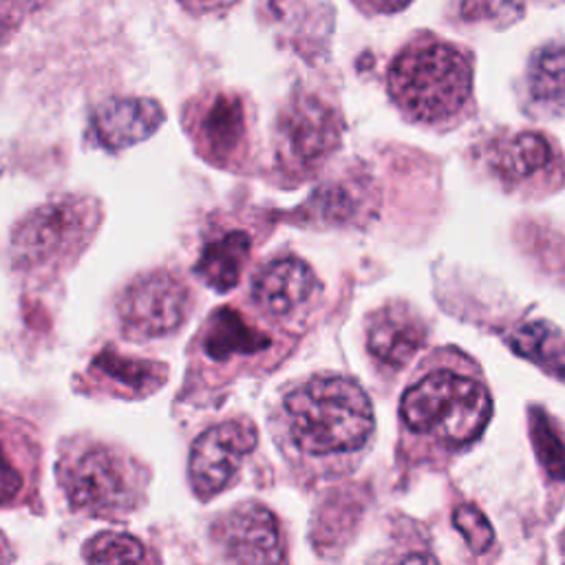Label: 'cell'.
<instances>
[{"label": "cell", "instance_id": "17", "mask_svg": "<svg viewBox=\"0 0 565 565\" xmlns=\"http://www.w3.org/2000/svg\"><path fill=\"white\" fill-rule=\"evenodd\" d=\"M532 106L543 113H565V46L550 44L534 53L527 71Z\"/></svg>", "mask_w": 565, "mask_h": 565}, {"label": "cell", "instance_id": "6", "mask_svg": "<svg viewBox=\"0 0 565 565\" xmlns=\"http://www.w3.org/2000/svg\"><path fill=\"white\" fill-rule=\"evenodd\" d=\"M338 115L311 95L291 99L278 115L276 157L287 174L313 172L340 143Z\"/></svg>", "mask_w": 565, "mask_h": 565}, {"label": "cell", "instance_id": "16", "mask_svg": "<svg viewBox=\"0 0 565 565\" xmlns=\"http://www.w3.org/2000/svg\"><path fill=\"white\" fill-rule=\"evenodd\" d=\"M252 238L245 232H225L210 241L194 265V271L216 291H230L243 271L249 256Z\"/></svg>", "mask_w": 565, "mask_h": 565}, {"label": "cell", "instance_id": "9", "mask_svg": "<svg viewBox=\"0 0 565 565\" xmlns=\"http://www.w3.org/2000/svg\"><path fill=\"white\" fill-rule=\"evenodd\" d=\"M188 287L168 271L135 280L119 300V316L130 335L159 338L174 331L188 311Z\"/></svg>", "mask_w": 565, "mask_h": 565}, {"label": "cell", "instance_id": "25", "mask_svg": "<svg viewBox=\"0 0 565 565\" xmlns=\"http://www.w3.org/2000/svg\"><path fill=\"white\" fill-rule=\"evenodd\" d=\"M413 0H371V4L375 9H382V11H399L404 9L406 4H411Z\"/></svg>", "mask_w": 565, "mask_h": 565}, {"label": "cell", "instance_id": "24", "mask_svg": "<svg viewBox=\"0 0 565 565\" xmlns=\"http://www.w3.org/2000/svg\"><path fill=\"white\" fill-rule=\"evenodd\" d=\"M488 11L499 22H514L523 13V0H486Z\"/></svg>", "mask_w": 565, "mask_h": 565}, {"label": "cell", "instance_id": "13", "mask_svg": "<svg viewBox=\"0 0 565 565\" xmlns=\"http://www.w3.org/2000/svg\"><path fill=\"white\" fill-rule=\"evenodd\" d=\"M426 340L424 318L406 302H386L366 322V349L377 366L402 371Z\"/></svg>", "mask_w": 565, "mask_h": 565}, {"label": "cell", "instance_id": "20", "mask_svg": "<svg viewBox=\"0 0 565 565\" xmlns=\"http://www.w3.org/2000/svg\"><path fill=\"white\" fill-rule=\"evenodd\" d=\"M29 463L26 441L0 430V505H11L24 494Z\"/></svg>", "mask_w": 565, "mask_h": 565}, {"label": "cell", "instance_id": "23", "mask_svg": "<svg viewBox=\"0 0 565 565\" xmlns=\"http://www.w3.org/2000/svg\"><path fill=\"white\" fill-rule=\"evenodd\" d=\"M452 521H455L457 530L463 534V539L472 552L490 550V545L494 541V532L477 505L461 503L459 508H455Z\"/></svg>", "mask_w": 565, "mask_h": 565}, {"label": "cell", "instance_id": "26", "mask_svg": "<svg viewBox=\"0 0 565 565\" xmlns=\"http://www.w3.org/2000/svg\"><path fill=\"white\" fill-rule=\"evenodd\" d=\"M11 31H13V22L0 13V44L11 38Z\"/></svg>", "mask_w": 565, "mask_h": 565}, {"label": "cell", "instance_id": "8", "mask_svg": "<svg viewBox=\"0 0 565 565\" xmlns=\"http://www.w3.org/2000/svg\"><path fill=\"white\" fill-rule=\"evenodd\" d=\"M256 428L245 417L225 419L203 430L190 448L188 475L192 490L201 499H210L225 490L243 463L256 448Z\"/></svg>", "mask_w": 565, "mask_h": 565}, {"label": "cell", "instance_id": "11", "mask_svg": "<svg viewBox=\"0 0 565 565\" xmlns=\"http://www.w3.org/2000/svg\"><path fill=\"white\" fill-rule=\"evenodd\" d=\"M318 294L320 280L316 278L313 269L296 256L269 260L252 280V298L269 318L291 320L309 311Z\"/></svg>", "mask_w": 565, "mask_h": 565}, {"label": "cell", "instance_id": "21", "mask_svg": "<svg viewBox=\"0 0 565 565\" xmlns=\"http://www.w3.org/2000/svg\"><path fill=\"white\" fill-rule=\"evenodd\" d=\"M530 433L534 439V450L539 455V461L550 479L565 481V435L561 428L552 422V417L541 411H530Z\"/></svg>", "mask_w": 565, "mask_h": 565}, {"label": "cell", "instance_id": "3", "mask_svg": "<svg viewBox=\"0 0 565 565\" xmlns=\"http://www.w3.org/2000/svg\"><path fill=\"white\" fill-rule=\"evenodd\" d=\"M388 95L411 121L450 126L470 106L472 64L448 42H413L388 68Z\"/></svg>", "mask_w": 565, "mask_h": 565}, {"label": "cell", "instance_id": "4", "mask_svg": "<svg viewBox=\"0 0 565 565\" xmlns=\"http://www.w3.org/2000/svg\"><path fill=\"white\" fill-rule=\"evenodd\" d=\"M146 470L124 450L106 444L82 446L60 461V483L79 512L115 519L137 510L146 492Z\"/></svg>", "mask_w": 565, "mask_h": 565}, {"label": "cell", "instance_id": "5", "mask_svg": "<svg viewBox=\"0 0 565 565\" xmlns=\"http://www.w3.org/2000/svg\"><path fill=\"white\" fill-rule=\"evenodd\" d=\"M99 212L88 199H60L22 218L11 236L13 263L22 269L60 267L95 232Z\"/></svg>", "mask_w": 565, "mask_h": 565}, {"label": "cell", "instance_id": "12", "mask_svg": "<svg viewBox=\"0 0 565 565\" xmlns=\"http://www.w3.org/2000/svg\"><path fill=\"white\" fill-rule=\"evenodd\" d=\"M190 132L207 161L232 166L243 159L247 148V115L241 97L216 93L205 99L190 119Z\"/></svg>", "mask_w": 565, "mask_h": 565}, {"label": "cell", "instance_id": "27", "mask_svg": "<svg viewBox=\"0 0 565 565\" xmlns=\"http://www.w3.org/2000/svg\"><path fill=\"white\" fill-rule=\"evenodd\" d=\"M9 558V554H7V550H4V543L0 541V563H4Z\"/></svg>", "mask_w": 565, "mask_h": 565}, {"label": "cell", "instance_id": "1", "mask_svg": "<svg viewBox=\"0 0 565 565\" xmlns=\"http://www.w3.org/2000/svg\"><path fill=\"white\" fill-rule=\"evenodd\" d=\"M397 415L404 457L439 466L481 439L492 417V393L481 366L463 351L446 347L415 369Z\"/></svg>", "mask_w": 565, "mask_h": 565}, {"label": "cell", "instance_id": "18", "mask_svg": "<svg viewBox=\"0 0 565 565\" xmlns=\"http://www.w3.org/2000/svg\"><path fill=\"white\" fill-rule=\"evenodd\" d=\"M93 371H99L115 384L130 388L135 395H146L154 388H159L166 380V366L159 362L150 360H135V358H124L117 351H102L95 355Z\"/></svg>", "mask_w": 565, "mask_h": 565}, {"label": "cell", "instance_id": "19", "mask_svg": "<svg viewBox=\"0 0 565 565\" xmlns=\"http://www.w3.org/2000/svg\"><path fill=\"white\" fill-rule=\"evenodd\" d=\"M514 349L536 362L545 373L565 380V335L550 322H530L512 338Z\"/></svg>", "mask_w": 565, "mask_h": 565}, {"label": "cell", "instance_id": "2", "mask_svg": "<svg viewBox=\"0 0 565 565\" xmlns=\"http://www.w3.org/2000/svg\"><path fill=\"white\" fill-rule=\"evenodd\" d=\"M276 426L296 459L324 470H351L371 444L375 415L364 388L344 375H313L291 386L278 406Z\"/></svg>", "mask_w": 565, "mask_h": 565}, {"label": "cell", "instance_id": "14", "mask_svg": "<svg viewBox=\"0 0 565 565\" xmlns=\"http://www.w3.org/2000/svg\"><path fill=\"white\" fill-rule=\"evenodd\" d=\"M163 121V110L148 97H115L104 102L93 119L102 146L121 150L150 137Z\"/></svg>", "mask_w": 565, "mask_h": 565}, {"label": "cell", "instance_id": "7", "mask_svg": "<svg viewBox=\"0 0 565 565\" xmlns=\"http://www.w3.org/2000/svg\"><path fill=\"white\" fill-rule=\"evenodd\" d=\"M488 170L508 192L552 190L563 181L565 161L550 137L521 130L490 141L483 152Z\"/></svg>", "mask_w": 565, "mask_h": 565}, {"label": "cell", "instance_id": "15", "mask_svg": "<svg viewBox=\"0 0 565 565\" xmlns=\"http://www.w3.org/2000/svg\"><path fill=\"white\" fill-rule=\"evenodd\" d=\"M271 347V338L252 324L236 309L223 307L212 313L203 331V351L214 362H230L232 358L256 355Z\"/></svg>", "mask_w": 565, "mask_h": 565}, {"label": "cell", "instance_id": "10", "mask_svg": "<svg viewBox=\"0 0 565 565\" xmlns=\"http://www.w3.org/2000/svg\"><path fill=\"white\" fill-rule=\"evenodd\" d=\"M221 556L232 563L282 561V539L274 512L263 503H243L230 510L212 527Z\"/></svg>", "mask_w": 565, "mask_h": 565}, {"label": "cell", "instance_id": "22", "mask_svg": "<svg viewBox=\"0 0 565 565\" xmlns=\"http://www.w3.org/2000/svg\"><path fill=\"white\" fill-rule=\"evenodd\" d=\"M84 558L88 563H141L146 561V550L130 534L104 532L84 545Z\"/></svg>", "mask_w": 565, "mask_h": 565}]
</instances>
